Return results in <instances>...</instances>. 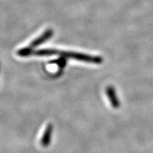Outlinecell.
<instances>
[{
  "mask_svg": "<svg viewBox=\"0 0 153 153\" xmlns=\"http://www.w3.org/2000/svg\"><path fill=\"white\" fill-rule=\"evenodd\" d=\"M59 54H60L64 57H68V58L74 59V60L83 61V62L89 63H93V64H101L103 62V59L101 57L92 56V55L83 54V53L60 51Z\"/></svg>",
  "mask_w": 153,
  "mask_h": 153,
  "instance_id": "obj_1",
  "label": "cell"
},
{
  "mask_svg": "<svg viewBox=\"0 0 153 153\" xmlns=\"http://www.w3.org/2000/svg\"><path fill=\"white\" fill-rule=\"evenodd\" d=\"M52 34H53V31L51 30H46V31H45V33H43V34H42L41 36L38 37L37 38H36V39L34 40L33 41H32L29 45V47L26 48V49H27L28 51L30 53V54H31L32 51H33L31 50V48L38 46V45L43 43V42H45V41H47V40L48 39V38L51 37V36H52Z\"/></svg>",
  "mask_w": 153,
  "mask_h": 153,
  "instance_id": "obj_2",
  "label": "cell"
},
{
  "mask_svg": "<svg viewBox=\"0 0 153 153\" xmlns=\"http://www.w3.org/2000/svg\"><path fill=\"white\" fill-rule=\"evenodd\" d=\"M106 95L108 96V99H109L111 106L114 108H118L120 106V101L118 100L117 95H116L114 87H113L112 86H109V87H107L106 89Z\"/></svg>",
  "mask_w": 153,
  "mask_h": 153,
  "instance_id": "obj_3",
  "label": "cell"
},
{
  "mask_svg": "<svg viewBox=\"0 0 153 153\" xmlns=\"http://www.w3.org/2000/svg\"><path fill=\"white\" fill-rule=\"evenodd\" d=\"M53 133V125L52 124H48L44 132L43 137L41 139V144L43 146L46 147L50 144L51 140V135Z\"/></svg>",
  "mask_w": 153,
  "mask_h": 153,
  "instance_id": "obj_4",
  "label": "cell"
},
{
  "mask_svg": "<svg viewBox=\"0 0 153 153\" xmlns=\"http://www.w3.org/2000/svg\"><path fill=\"white\" fill-rule=\"evenodd\" d=\"M60 51H57V50L54 49H43V50H39V51H32L31 54L36 55H52L55 54H59Z\"/></svg>",
  "mask_w": 153,
  "mask_h": 153,
  "instance_id": "obj_5",
  "label": "cell"
}]
</instances>
